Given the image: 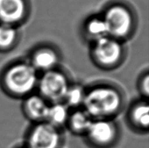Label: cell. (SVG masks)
I'll return each mask as SVG.
<instances>
[{
    "instance_id": "5",
    "label": "cell",
    "mask_w": 149,
    "mask_h": 148,
    "mask_svg": "<svg viewBox=\"0 0 149 148\" xmlns=\"http://www.w3.org/2000/svg\"><path fill=\"white\" fill-rule=\"evenodd\" d=\"M59 141V133L55 126L43 123L33 129L29 138V145L31 148H57Z\"/></svg>"
},
{
    "instance_id": "4",
    "label": "cell",
    "mask_w": 149,
    "mask_h": 148,
    "mask_svg": "<svg viewBox=\"0 0 149 148\" xmlns=\"http://www.w3.org/2000/svg\"><path fill=\"white\" fill-rule=\"evenodd\" d=\"M68 88L65 76L58 71H47L39 81L41 94L52 102H58L65 98Z\"/></svg>"
},
{
    "instance_id": "14",
    "label": "cell",
    "mask_w": 149,
    "mask_h": 148,
    "mask_svg": "<svg viewBox=\"0 0 149 148\" xmlns=\"http://www.w3.org/2000/svg\"><path fill=\"white\" fill-rule=\"evenodd\" d=\"M16 30L11 25L0 24V48H7L14 43Z\"/></svg>"
},
{
    "instance_id": "8",
    "label": "cell",
    "mask_w": 149,
    "mask_h": 148,
    "mask_svg": "<svg viewBox=\"0 0 149 148\" xmlns=\"http://www.w3.org/2000/svg\"><path fill=\"white\" fill-rule=\"evenodd\" d=\"M87 133L93 142L100 145H106L113 140L116 129L111 122L98 120L92 122Z\"/></svg>"
},
{
    "instance_id": "1",
    "label": "cell",
    "mask_w": 149,
    "mask_h": 148,
    "mask_svg": "<svg viewBox=\"0 0 149 148\" xmlns=\"http://www.w3.org/2000/svg\"><path fill=\"white\" fill-rule=\"evenodd\" d=\"M121 101L117 91L109 87H98L85 94L83 104L90 117L101 118L116 113L120 107Z\"/></svg>"
},
{
    "instance_id": "7",
    "label": "cell",
    "mask_w": 149,
    "mask_h": 148,
    "mask_svg": "<svg viewBox=\"0 0 149 148\" xmlns=\"http://www.w3.org/2000/svg\"><path fill=\"white\" fill-rule=\"evenodd\" d=\"M25 0H0V22L12 25L22 20L26 14Z\"/></svg>"
},
{
    "instance_id": "11",
    "label": "cell",
    "mask_w": 149,
    "mask_h": 148,
    "mask_svg": "<svg viewBox=\"0 0 149 148\" xmlns=\"http://www.w3.org/2000/svg\"><path fill=\"white\" fill-rule=\"evenodd\" d=\"M68 118V111L63 104H55L49 107L45 120L54 126L63 124Z\"/></svg>"
},
{
    "instance_id": "3",
    "label": "cell",
    "mask_w": 149,
    "mask_h": 148,
    "mask_svg": "<svg viewBox=\"0 0 149 148\" xmlns=\"http://www.w3.org/2000/svg\"><path fill=\"white\" fill-rule=\"evenodd\" d=\"M108 28L109 36L120 38L127 36L132 26L131 13L123 6L116 5L110 7L103 17Z\"/></svg>"
},
{
    "instance_id": "13",
    "label": "cell",
    "mask_w": 149,
    "mask_h": 148,
    "mask_svg": "<svg viewBox=\"0 0 149 148\" xmlns=\"http://www.w3.org/2000/svg\"><path fill=\"white\" fill-rule=\"evenodd\" d=\"M87 31L93 38L97 39L109 36L108 28L103 18H95L87 24Z\"/></svg>"
},
{
    "instance_id": "12",
    "label": "cell",
    "mask_w": 149,
    "mask_h": 148,
    "mask_svg": "<svg viewBox=\"0 0 149 148\" xmlns=\"http://www.w3.org/2000/svg\"><path fill=\"white\" fill-rule=\"evenodd\" d=\"M91 117L86 112L77 111L71 117V124L77 131H87L91 125Z\"/></svg>"
},
{
    "instance_id": "9",
    "label": "cell",
    "mask_w": 149,
    "mask_h": 148,
    "mask_svg": "<svg viewBox=\"0 0 149 148\" xmlns=\"http://www.w3.org/2000/svg\"><path fill=\"white\" fill-rule=\"evenodd\" d=\"M26 109L28 115L35 120L46 118L49 106L45 100L39 96H32L26 102Z\"/></svg>"
},
{
    "instance_id": "2",
    "label": "cell",
    "mask_w": 149,
    "mask_h": 148,
    "mask_svg": "<svg viewBox=\"0 0 149 148\" xmlns=\"http://www.w3.org/2000/svg\"><path fill=\"white\" fill-rule=\"evenodd\" d=\"M36 69L27 64H17L7 71L4 83L9 90L17 94L30 92L36 84Z\"/></svg>"
},
{
    "instance_id": "10",
    "label": "cell",
    "mask_w": 149,
    "mask_h": 148,
    "mask_svg": "<svg viewBox=\"0 0 149 148\" xmlns=\"http://www.w3.org/2000/svg\"><path fill=\"white\" fill-rule=\"evenodd\" d=\"M58 62V57L50 49H41L36 52L33 58L34 68L49 71L55 67Z\"/></svg>"
},
{
    "instance_id": "17",
    "label": "cell",
    "mask_w": 149,
    "mask_h": 148,
    "mask_svg": "<svg viewBox=\"0 0 149 148\" xmlns=\"http://www.w3.org/2000/svg\"><path fill=\"white\" fill-rule=\"evenodd\" d=\"M143 87L144 92L146 94H148L149 91V79L148 75H146L145 79H144L143 83Z\"/></svg>"
},
{
    "instance_id": "15",
    "label": "cell",
    "mask_w": 149,
    "mask_h": 148,
    "mask_svg": "<svg viewBox=\"0 0 149 148\" xmlns=\"http://www.w3.org/2000/svg\"><path fill=\"white\" fill-rule=\"evenodd\" d=\"M149 108L146 104H140L134 109L132 118L134 121L142 127L147 128L149 123Z\"/></svg>"
},
{
    "instance_id": "16",
    "label": "cell",
    "mask_w": 149,
    "mask_h": 148,
    "mask_svg": "<svg viewBox=\"0 0 149 148\" xmlns=\"http://www.w3.org/2000/svg\"><path fill=\"white\" fill-rule=\"evenodd\" d=\"M84 94L82 89L79 86H74L68 88V91L65 94V98L68 104L71 106H77L84 102Z\"/></svg>"
},
{
    "instance_id": "6",
    "label": "cell",
    "mask_w": 149,
    "mask_h": 148,
    "mask_svg": "<svg viewBox=\"0 0 149 148\" xmlns=\"http://www.w3.org/2000/svg\"><path fill=\"white\" fill-rule=\"evenodd\" d=\"M122 48L120 44L110 36L97 39L94 49L96 59L100 63L105 65H113L120 59Z\"/></svg>"
}]
</instances>
